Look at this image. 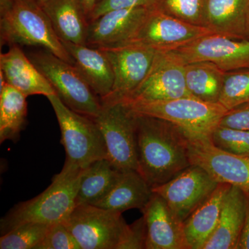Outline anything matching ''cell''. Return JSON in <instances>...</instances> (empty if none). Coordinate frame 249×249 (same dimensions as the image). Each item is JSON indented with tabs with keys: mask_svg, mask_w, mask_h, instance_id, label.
I'll list each match as a JSON object with an SVG mask.
<instances>
[{
	"mask_svg": "<svg viewBox=\"0 0 249 249\" xmlns=\"http://www.w3.org/2000/svg\"><path fill=\"white\" fill-rule=\"evenodd\" d=\"M160 0H99L89 18L90 21L96 19L111 10L132 7H157Z\"/></svg>",
	"mask_w": 249,
	"mask_h": 249,
	"instance_id": "32",
	"label": "cell"
},
{
	"mask_svg": "<svg viewBox=\"0 0 249 249\" xmlns=\"http://www.w3.org/2000/svg\"><path fill=\"white\" fill-rule=\"evenodd\" d=\"M36 2L37 3V4L40 5V6H42V5L45 4L46 2L49 1V0H36Z\"/></svg>",
	"mask_w": 249,
	"mask_h": 249,
	"instance_id": "39",
	"label": "cell"
},
{
	"mask_svg": "<svg viewBox=\"0 0 249 249\" xmlns=\"http://www.w3.org/2000/svg\"><path fill=\"white\" fill-rule=\"evenodd\" d=\"M152 9L139 6L111 10L90 21L87 45L108 48L127 43Z\"/></svg>",
	"mask_w": 249,
	"mask_h": 249,
	"instance_id": "15",
	"label": "cell"
},
{
	"mask_svg": "<svg viewBox=\"0 0 249 249\" xmlns=\"http://www.w3.org/2000/svg\"><path fill=\"white\" fill-rule=\"evenodd\" d=\"M27 1H36V0H27Z\"/></svg>",
	"mask_w": 249,
	"mask_h": 249,
	"instance_id": "40",
	"label": "cell"
},
{
	"mask_svg": "<svg viewBox=\"0 0 249 249\" xmlns=\"http://www.w3.org/2000/svg\"><path fill=\"white\" fill-rule=\"evenodd\" d=\"M227 72L210 62L185 65L187 89L193 97L204 102L219 103Z\"/></svg>",
	"mask_w": 249,
	"mask_h": 249,
	"instance_id": "24",
	"label": "cell"
},
{
	"mask_svg": "<svg viewBox=\"0 0 249 249\" xmlns=\"http://www.w3.org/2000/svg\"><path fill=\"white\" fill-rule=\"evenodd\" d=\"M218 184L204 168L191 164L170 181L152 187V190L160 195L175 215L184 222Z\"/></svg>",
	"mask_w": 249,
	"mask_h": 249,
	"instance_id": "12",
	"label": "cell"
},
{
	"mask_svg": "<svg viewBox=\"0 0 249 249\" xmlns=\"http://www.w3.org/2000/svg\"><path fill=\"white\" fill-rule=\"evenodd\" d=\"M120 170L107 159L96 160L85 169L77 194L76 206L95 205L102 200L115 183Z\"/></svg>",
	"mask_w": 249,
	"mask_h": 249,
	"instance_id": "25",
	"label": "cell"
},
{
	"mask_svg": "<svg viewBox=\"0 0 249 249\" xmlns=\"http://www.w3.org/2000/svg\"><path fill=\"white\" fill-rule=\"evenodd\" d=\"M100 49L109 58L114 74L110 95L101 101H121L128 97L146 78L158 52L134 42Z\"/></svg>",
	"mask_w": 249,
	"mask_h": 249,
	"instance_id": "11",
	"label": "cell"
},
{
	"mask_svg": "<svg viewBox=\"0 0 249 249\" xmlns=\"http://www.w3.org/2000/svg\"><path fill=\"white\" fill-rule=\"evenodd\" d=\"M1 43L40 47L73 65L50 19L36 1L13 0L11 9L0 19Z\"/></svg>",
	"mask_w": 249,
	"mask_h": 249,
	"instance_id": "3",
	"label": "cell"
},
{
	"mask_svg": "<svg viewBox=\"0 0 249 249\" xmlns=\"http://www.w3.org/2000/svg\"><path fill=\"white\" fill-rule=\"evenodd\" d=\"M27 96L5 83L0 90V142H17L27 123Z\"/></svg>",
	"mask_w": 249,
	"mask_h": 249,
	"instance_id": "26",
	"label": "cell"
},
{
	"mask_svg": "<svg viewBox=\"0 0 249 249\" xmlns=\"http://www.w3.org/2000/svg\"><path fill=\"white\" fill-rule=\"evenodd\" d=\"M172 52L185 64L213 62L226 72L249 70V39L210 34Z\"/></svg>",
	"mask_w": 249,
	"mask_h": 249,
	"instance_id": "13",
	"label": "cell"
},
{
	"mask_svg": "<svg viewBox=\"0 0 249 249\" xmlns=\"http://www.w3.org/2000/svg\"><path fill=\"white\" fill-rule=\"evenodd\" d=\"M35 249H80V247L66 227L58 223L51 226Z\"/></svg>",
	"mask_w": 249,
	"mask_h": 249,
	"instance_id": "31",
	"label": "cell"
},
{
	"mask_svg": "<svg viewBox=\"0 0 249 249\" xmlns=\"http://www.w3.org/2000/svg\"><path fill=\"white\" fill-rule=\"evenodd\" d=\"M215 146L233 155L249 157V131L218 125L211 135Z\"/></svg>",
	"mask_w": 249,
	"mask_h": 249,
	"instance_id": "30",
	"label": "cell"
},
{
	"mask_svg": "<svg viewBox=\"0 0 249 249\" xmlns=\"http://www.w3.org/2000/svg\"><path fill=\"white\" fill-rule=\"evenodd\" d=\"M52 225L27 222L1 236V249H35Z\"/></svg>",
	"mask_w": 249,
	"mask_h": 249,
	"instance_id": "28",
	"label": "cell"
},
{
	"mask_svg": "<svg viewBox=\"0 0 249 249\" xmlns=\"http://www.w3.org/2000/svg\"><path fill=\"white\" fill-rule=\"evenodd\" d=\"M248 193L231 186L223 203L217 227L204 249H237L247 213Z\"/></svg>",
	"mask_w": 249,
	"mask_h": 249,
	"instance_id": "19",
	"label": "cell"
},
{
	"mask_svg": "<svg viewBox=\"0 0 249 249\" xmlns=\"http://www.w3.org/2000/svg\"><path fill=\"white\" fill-rule=\"evenodd\" d=\"M83 1V6L85 12H86L87 16H88V19H89L91 13H92L93 9H94L95 5L97 2V0H82Z\"/></svg>",
	"mask_w": 249,
	"mask_h": 249,
	"instance_id": "36",
	"label": "cell"
},
{
	"mask_svg": "<svg viewBox=\"0 0 249 249\" xmlns=\"http://www.w3.org/2000/svg\"><path fill=\"white\" fill-rule=\"evenodd\" d=\"M13 4V0H0V15L6 14Z\"/></svg>",
	"mask_w": 249,
	"mask_h": 249,
	"instance_id": "37",
	"label": "cell"
},
{
	"mask_svg": "<svg viewBox=\"0 0 249 249\" xmlns=\"http://www.w3.org/2000/svg\"><path fill=\"white\" fill-rule=\"evenodd\" d=\"M152 194V187L138 171L120 170L110 191L94 206L121 213L130 209L142 211Z\"/></svg>",
	"mask_w": 249,
	"mask_h": 249,
	"instance_id": "22",
	"label": "cell"
},
{
	"mask_svg": "<svg viewBox=\"0 0 249 249\" xmlns=\"http://www.w3.org/2000/svg\"><path fill=\"white\" fill-rule=\"evenodd\" d=\"M41 7L60 40L87 45L89 21L82 0H49Z\"/></svg>",
	"mask_w": 249,
	"mask_h": 249,
	"instance_id": "20",
	"label": "cell"
},
{
	"mask_svg": "<svg viewBox=\"0 0 249 249\" xmlns=\"http://www.w3.org/2000/svg\"><path fill=\"white\" fill-rule=\"evenodd\" d=\"M210 34L214 33L207 28L183 22L154 8L127 43L141 44L158 52H172Z\"/></svg>",
	"mask_w": 249,
	"mask_h": 249,
	"instance_id": "14",
	"label": "cell"
},
{
	"mask_svg": "<svg viewBox=\"0 0 249 249\" xmlns=\"http://www.w3.org/2000/svg\"><path fill=\"white\" fill-rule=\"evenodd\" d=\"M73 60V65L93 92L102 100L110 95L114 74L109 58L102 49L62 41Z\"/></svg>",
	"mask_w": 249,
	"mask_h": 249,
	"instance_id": "18",
	"label": "cell"
},
{
	"mask_svg": "<svg viewBox=\"0 0 249 249\" xmlns=\"http://www.w3.org/2000/svg\"><path fill=\"white\" fill-rule=\"evenodd\" d=\"M85 169L65 160L50 186L30 200L16 204L0 221L1 235L27 222L53 225L62 223L76 206V199Z\"/></svg>",
	"mask_w": 249,
	"mask_h": 249,
	"instance_id": "2",
	"label": "cell"
},
{
	"mask_svg": "<svg viewBox=\"0 0 249 249\" xmlns=\"http://www.w3.org/2000/svg\"><path fill=\"white\" fill-rule=\"evenodd\" d=\"M0 71L6 83L27 97L56 94L48 80L18 45H11L7 52L1 53Z\"/></svg>",
	"mask_w": 249,
	"mask_h": 249,
	"instance_id": "17",
	"label": "cell"
},
{
	"mask_svg": "<svg viewBox=\"0 0 249 249\" xmlns=\"http://www.w3.org/2000/svg\"><path fill=\"white\" fill-rule=\"evenodd\" d=\"M137 114L171 123L186 134L211 137L228 111L219 103L204 102L193 96L152 102L127 103Z\"/></svg>",
	"mask_w": 249,
	"mask_h": 249,
	"instance_id": "5",
	"label": "cell"
},
{
	"mask_svg": "<svg viewBox=\"0 0 249 249\" xmlns=\"http://www.w3.org/2000/svg\"><path fill=\"white\" fill-rule=\"evenodd\" d=\"M237 249H249V192H248V201H247L245 224L241 234Z\"/></svg>",
	"mask_w": 249,
	"mask_h": 249,
	"instance_id": "35",
	"label": "cell"
},
{
	"mask_svg": "<svg viewBox=\"0 0 249 249\" xmlns=\"http://www.w3.org/2000/svg\"><path fill=\"white\" fill-rule=\"evenodd\" d=\"M185 65L173 52H157L146 78L128 97L121 101L152 102L191 96L187 89Z\"/></svg>",
	"mask_w": 249,
	"mask_h": 249,
	"instance_id": "9",
	"label": "cell"
},
{
	"mask_svg": "<svg viewBox=\"0 0 249 249\" xmlns=\"http://www.w3.org/2000/svg\"><path fill=\"white\" fill-rule=\"evenodd\" d=\"M186 134L191 164L204 168L218 183H227L249 192V157L221 150L213 143L211 137Z\"/></svg>",
	"mask_w": 249,
	"mask_h": 249,
	"instance_id": "10",
	"label": "cell"
},
{
	"mask_svg": "<svg viewBox=\"0 0 249 249\" xmlns=\"http://www.w3.org/2000/svg\"><path fill=\"white\" fill-rule=\"evenodd\" d=\"M98 1H99V0H97V2H98ZM97 2H96V3H97Z\"/></svg>",
	"mask_w": 249,
	"mask_h": 249,
	"instance_id": "41",
	"label": "cell"
},
{
	"mask_svg": "<svg viewBox=\"0 0 249 249\" xmlns=\"http://www.w3.org/2000/svg\"><path fill=\"white\" fill-rule=\"evenodd\" d=\"M246 35L247 38L249 39V2L247 11V20H246Z\"/></svg>",
	"mask_w": 249,
	"mask_h": 249,
	"instance_id": "38",
	"label": "cell"
},
{
	"mask_svg": "<svg viewBox=\"0 0 249 249\" xmlns=\"http://www.w3.org/2000/svg\"><path fill=\"white\" fill-rule=\"evenodd\" d=\"M47 98L60 126L66 161L86 169L96 160L107 159L104 137L94 119L72 110L56 94Z\"/></svg>",
	"mask_w": 249,
	"mask_h": 249,
	"instance_id": "4",
	"label": "cell"
},
{
	"mask_svg": "<svg viewBox=\"0 0 249 249\" xmlns=\"http://www.w3.org/2000/svg\"><path fill=\"white\" fill-rule=\"evenodd\" d=\"M219 125L249 131V104L228 111Z\"/></svg>",
	"mask_w": 249,
	"mask_h": 249,
	"instance_id": "34",
	"label": "cell"
},
{
	"mask_svg": "<svg viewBox=\"0 0 249 249\" xmlns=\"http://www.w3.org/2000/svg\"><path fill=\"white\" fill-rule=\"evenodd\" d=\"M147 227L143 216L128 224L127 232L119 249H144L146 248Z\"/></svg>",
	"mask_w": 249,
	"mask_h": 249,
	"instance_id": "33",
	"label": "cell"
},
{
	"mask_svg": "<svg viewBox=\"0 0 249 249\" xmlns=\"http://www.w3.org/2000/svg\"><path fill=\"white\" fill-rule=\"evenodd\" d=\"M207 0H160L157 9L192 25L207 28Z\"/></svg>",
	"mask_w": 249,
	"mask_h": 249,
	"instance_id": "27",
	"label": "cell"
},
{
	"mask_svg": "<svg viewBox=\"0 0 249 249\" xmlns=\"http://www.w3.org/2000/svg\"><path fill=\"white\" fill-rule=\"evenodd\" d=\"M249 0H207L208 29L216 34L247 39L246 20Z\"/></svg>",
	"mask_w": 249,
	"mask_h": 249,
	"instance_id": "23",
	"label": "cell"
},
{
	"mask_svg": "<svg viewBox=\"0 0 249 249\" xmlns=\"http://www.w3.org/2000/svg\"><path fill=\"white\" fill-rule=\"evenodd\" d=\"M102 132L107 160L121 171L139 172L137 114L124 101H102L99 114L93 118Z\"/></svg>",
	"mask_w": 249,
	"mask_h": 249,
	"instance_id": "7",
	"label": "cell"
},
{
	"mask_svg": "<svg viewBox=\"0 0 249 249\" xmlns=\"http://www.w3.org/2000/svg\"><path fill=\"white\" fill-rule=\"evenodd\" d=\"M29 58L65 106L91 118L99 114L102 107L101 98L93 92L74 65L46 50L29 54Z\"/></svg>",
	"mask_w": 249,
	"mask_h": 249,
	"instance_id": "6",
	"label": "cell"
},
{
	"mask_svg": "<svg viewBox=\"0 0 249 249\" xmlns=\"http://www.w3.org/2000/svg\"><path fill=\"white\" fill-rule=\"evenodd\" d=\"M219 103L228 111L249 104V70L227 72Z\"/></svg>",
	"mask_w": 249,
	"mask_h": 249,
	"instance_id": "29",
	"label": "cell"
},
{
	"mask_svg": "<svg viewBox=\"0 0 249 249\" xmlns=\"http://www.w3.org/2000/svg\"><path fill=\"white\" fill-rule=\"evenodd\" d=\"M62 224L80 249H119L128 227L121 213L90 204L77 205Z\"/></svg>",
	"mask_w": 249,
	"mask_h": 249,
	"instance_id": "8",
	"label": "cell"
},
{
	"mask_svg": "<svg viewBox=\"0 0 249 249\" xmlns=\"http://www.w3.org/2000/svg\"><path fill=\"white\" fill-rule=\"evenodd\" d=\"M147 227L145 249H190L181 222L157 193L142 209Z\"/></svg>",
	"mask_w": 249,
	"mask_h": 249,
	"instance_id": "16",
	"label": "cell"
},
{
	"mask_svg": "<svg viewBox=\"0 0 249 249\" xmlns=\"http://www.w3.org/2000/svg\"><path fill=\"white\" fill-rule=\"evenodd\" d=\"M231 185L219 183L217 188L184 222L190 249H204L217 227L223 203Z\"/></svg>",
	"mask_w": 249,
	"mask_h": 249,
	"instance_id": "21",
	"label": "cell"
},
{
	"mask_svg": "<svg viewBox=\"0 0 249 249\" xmlns=\"http://www.w3.org/2000/svg\"><path fill=\"white\" fill-rule=\"evenodd\" d=\"M136 114L139 173L152 188L160 186L191 165L188 137L171 123Z\"/></svg>",
	"mask_w": 249,
	"mask_h": 249,
	"instance_id": "1",
	"label": "cell"
}]
</instances>
